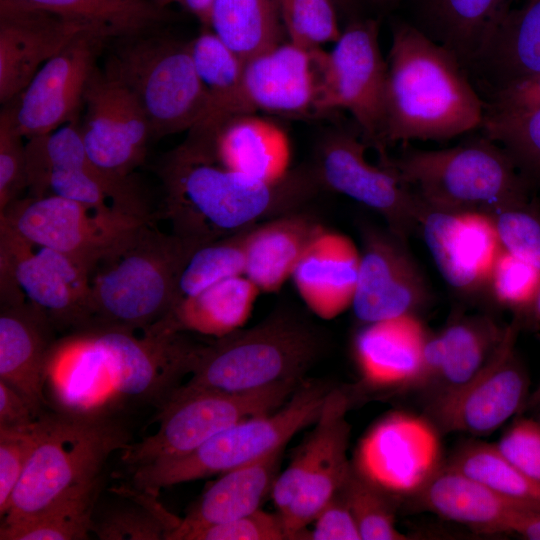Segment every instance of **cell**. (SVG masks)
<instances>
[{
  "label": "cell",
  "mask_w": 540,
  "mask_h": 540,
  "mask_svg": "<svg viewBox=\"0 0 540 540\" xmlns=\"http://www.w3.org/2000/svg\"><path fill=\"white\" fill-rule=\"evenodd\" d=\"M483 134L503 147L521 172L540 178V108L485 112Z\"/></svg>",
  "instance_id": "obj_42"
},
{
  "label": "cell",
  "mask_w": 540,
  "mask_h": 540,
  "mask_svg": "<svg viewBox=\"0 0 540 540\" xmlns=\"http://www.w3.org/2000/svg\"><path fill=\"white\" fill-rule=\"evenodd\" d=\"M438 431L425 418L395 412L364 435L353 468L391 498L416 497L441 469Z\"/></svg>",
  "instance_id": "obj_18"
},
{
  "label": "cell",
  "mask_w": 540,
  "mask_h": 540,
  "mask_svg": "<svg viewBox=\"0 0 540 540\" xmlns=\"http://www.w3.org/2000/svg\"><path fill=\"white\" fill-rule=\"evenodd\" d=\"M116 39L104 73L136 96L152 139L190 130L204 116L209 94L196 73L189 43L156 29Z\"/></svg>",
  "instance_id": "obj_9"
},
{
  "label": "cell",
  "mask_w": 540,
  "mask_h": 540,
  "mask_svg": "<svg viewBox=\"0 0 540 540\" xmlns=\"http://www.w3.org/2000/svg\"><path fill=\"white\" fill-rule=\"evenodd\" d=\"M494 445L519 471L540 484V420H517Z\"/></svg>",
  "instance_id": "obj_51"
},
{
  "label": "cell",
  "mask_w": 540,
  "mask_h": 540,
  "mask_svg": "<svg viewBox=\"0 0 540 540\" xmlns=\"http://www.w3.org/2000/svg\"><path fill=\"white\" fill-rule=\"evenodd\" d=\"M490 112H521L540 108V73L495 88Z\"/></svg>",
  "instance_id": "obj_53"
},
{
  "label": "cell",
  "mask_w": 540,
  "mask_h": 540,
  "mask_svg": "<svg viewBox=\"0 0 540 540\" xmlns=\"http://www.w3.org/2000/svg\"><path fill=\"white\" fill-rule=\"evenodd\" d=\"M360 265L351 309L362 324L417 315L430 301L426 280L406 247L387 227L359 224Z\"/></svg>",
  "instance_id": "obj_20"
},
{
  "label": "cell",
  "mask_w": 540,
  "mask_h": 540,
  "mask_svg": "<svg viewBox=\"0 0 540 540\" xmlns=\"http://www.w3.org/2000/svg\"><path fill=\"white\" fill-rule=\"evenodd\" d=\"M530 311L540 320V287Z\"/></svg>",
  "instance_id": "obj_57"
},
{
  "label": "cell",
  "mask_w": 540,
  "mask_h": 540,
  "mask_svg": "<svg viewBox=\"0 0 540 540\" xmlns=\"http://www.w3.org/2000/svg\"><path fill=\"white\" fill-rule=\"evenodd\" d=\"M331 389L326 384H300L277 410L242 420L187 454L132 470L131 487L158 496L163 488L222 474L282 449L315 423Z\"/></svg>",
  "instance_id": "obj_8"
},
{
  "label": "cell",
  "mask_w": 540,
  "mask_h": 540,
  "mask_svg": "<svg viewBox=\"0 0 540 540\" xmlns=\"http://www.w3.org/2000/svg\"><path fill=\"white\" fill-rule=\"evenodd\" d=\"M391 169L430 208L489 215L527 203V182L511 156L484 134L440 150L388 153Z\"/></svg>",
  "instance_id": "obj_6"
},
{
  "label": "cell",
  "mask_w": 540,
  "mask_h": 540,
  "mask_svg": "<svg viewBox=\"0 0 540 540\" xmlns=\"http://www.w3.org/2000/svg\"><path fill=\"white\" fill-rule=\"evenodd\" d=\"M23 138L15 126L10 107L4 105L0 114V212L27 188Z\"/></svg>",
  "instance_id": "obj_48"
},
{
  "label": "cell",
  "mask_w": 540,
  "mask_h": 540,
  "mask_svg": "<svg viewBox=\"0 0 540 540\" xmlns=\"http://www.w3.org/2000/svg\"><path fill=\"white\" fill-rule=\"evenodd\" d=\"M99 494L56 505L20 521L1 524V540H83L92 534Z\"/></svg>",
  "instance_id": "obj_41"
},
{
  "label": "cell",
  "mask_w": 540,
  "mask_h": 540,
  "mask_svg": "<svg viewBox=\"0 0 540 540\" xmlns=\"http://www.w3.org/2000/svg\"><path fill=\"white\" fill-rule=\"evenodd\" d=\"M182 540H288L278 512L261 509L243 517L188 532Z\"/></svg>",
  "instance_id": "obj_50"
},
{
  "label": "cell",
  "mask_w": 540,
  "mask_h": 540,
  "mask_svg": "<svg viewBox=\"0 0 540 540\" xmlns=\"http://www.w3.org/2000/svg\"><path fill=\"white\" fill-rule=\"evenodd\" d=\"M518 330L515 320L507 326L501 345L477 376L428 405L440 430L488 435L525 405L529 381L515 350Z\"/></svg>",
  "instance_id": "obj_21"
},
{
  "label": "cell",
  "mask_w": 540,
  "mask_h": 540,
  "mask_svg": "<svg viewBox=\"0 0 540 540\" xmlns=\"http://www.w3.org/2000/svg\"><path fill=\"white\" fill-rule=\"evenodd\" d=\"M198 248L152 226L140 225L90 275L91 327L144 330L177 302L180 274Z\"/></svg>",
  "instance_id": "obj_5"
},
{
  "label": "cell",
  "mask_w": 540,
  "mask_h": 540,
  "mask_svg": "<svg viewBox=\"0 0 540 540\" xmlns=\"http://www.w3.org/2000/svg\"><path fill=\"white\" fill-rule=\"evenodd\" d=\"M419 230L449 286L468 294L488 285L493 264L502 249L491 215L426 206Z\"/></svg>",
  "instance_id": "obj_24"
},
{
  "label": "cell",
  "mask_w": 540,
  "mask_h": 540,
  "mask_svg": "<svg viewBox=\"0 0 540 540\" xmlns=\"http://www.w3.org/2000/svg\"><path fill=\"white\" fill-rule=\"evenodd\" d=\"M387 62L382 152L411 140H446L481 128L485 108L459 59L409 24L393 29Z\"/></svg>",
  "instance_id": "obj_3"
},
{
  "label": "cell",
  "mask_w": 540,
  "mask_h": 540,
  "mask_svg": "<svg viewBox=\"0 0 540 540\" xmlns=\"http://www.w3.org/2000/svg\"><path fill=\"white\" fill-rule=\"evenodd\" d=\"M447 465L519 506L540 511V484L512 465L494 444H466Z\"/></svg>",
  "instance_id": "obj_39"
},
{
  "label": "cell",
  "mask_w": 540,
  "mask_h": 540,
  "mask_svg": "<svg viewBox=\"0 0 540 540\" xmlns=\"http://www.w3.org/2000/svg\"><path fill=\"white\" fill-rule=\"evenodd\" d=\"M31 1L87 22L111 39L156 29L169 15L155 0Z\"/></svg>",
  "instance_id": "obj_38"
},
{
  "label": "cell",
  "mask_w": 540,
  "mask_h": 540,
  "mask_svg": "<svg viewBox=\"0 0 540 540\" xmlns=\"http://www.w3.org/2000/svg\"><path fill=\"white\" fill-rule=\"evenodd\" d=\"M244 61L280 43V0H214L209 26Z\"/></svg>",
  "instance_id": "obj_36"
},
{
  "label": "cell",
  "mask_w": 540,
  "mask_h": 540,
  "mask_svg": "<svg viewBox=\"0 0 540 540\" xmlns=\"http://www.w3.org/2000/svg\"><path fill=\"white\" fill-rule=\"evenodd\" d=\"M313 529L306 533L310 540H361L353 514L341 492L322 508L314 521Z\"/></svg>",
  "instance_id": "obj_52"
},
{
  "label": "cell",
  "mask_w": 540,
  "mask_h": 540,
  "mask_svg": "<svg viewBox=\"0 0 540 540\" xmlns=\"http://www.w3.org/2000/svg\"><path fill=\"white\" fill-rule=\"evenodd\" d=\"M111 38L97 29L74 37L35 74L10 103L15 126L27 140L76 120L97 59Z\"/></svg>",
  "instance_id": "obj_19"
},
{
  "label": "cell",
  "mask_w": 540,
  "mask_h": 540,
  "mask_svg": "<svg viewBox=\"0 0 540 540\" xmlns=\"http://www.w3.org/2000/svg\"><path fill=\"white\" fill-rule=\"evenodd\" d=\"M428 336L417 315L363 324L353 341L363 385L375 390L416 389Z\"/></svg>",
  "instance_id": "obj_27"
},
{
  "label": "cell",
  "mask_w": 540,
  "mask_h": 540,
  "mask_svg": "<svg viewBox=\"0 0 540 540\" xmlns=\"http://www.w3.org/2000/svg\"><path fill=\"white\" fill-rule=\"evenodd\" d=\"M323 228L303 209L254 225L247 236L244 275L259 291L279 290Z\"/></svg>",
  "instance_id": "obj_31"
},
{
  "label": "cell",
  "mask_w": 540,
  "mask_h": 540,
  "mask_svg": "<svg viewBox=\"0 0 540 540\" xmlns=\"http://www.w3.org/2000/svg\"><path fill=\"white\" fill-rule=\"evenodd\" d=\"M532 405L540 409V400L537 401L536 403L532 404Z\"/></svg>",
  "instance_id": "obj_61"
},
{
  "label": "cell",
  "mask_w": 540,
  "mask_h": 540,
  "mask_svg": "<svg viewBox=\"0 0 540 540\" xmlns=\"http://www.w3.org/2000/svg\"><path fill=\"white\" fill-rule=\"evenodd\" d=\"M507 326L493 318L463 316L436 334H429L423 352L416 389L428 397V405L455 392L489 363L501 345Z\"/></svg>",
  "instance_id": "obj_26"
},
{
  "label": "cell",
  "mask_w": 540,
  "mask_h": 540,
  "mask_svg": "<svg viewBox=\"0 0 540 540\" xmlns=\"http://www.w3.org/2000/svg\"><path fill=\"white\" fill-rule=\"evenodd\" d=\"M341 492L358 526L361 540H406L395 524L391 497L362 477L352 466Z\"/></svg>",
  "instance_id": "obj_43"
},
{
  "label": "cell",
  "mask_w": 540,
  "mask_h": 540,
  "mask_svg": "<svg viewBox=\"0 0 540 540\" xmlns=\"http://www.w3.org/2000/svg\"><path fill=\"white\" fill-rule=\"evenodd\" d=\"M540 400V387L539 389L533 394L532 398L530 399V404H534L535 402Z\"/></svg>",
  "instance_id": "obj_59"
},
{
  "label": "cell",
  "mask_w": 540,
  "mask_h": 540,
  "mask_svg": "<svg viewBox=\"0 0 540 540\" xmlns=\"http://www.w3.org/2000/svg\"><path fill=\"white\" fill-rule=\"evenodd\" d=\"M501 248L540 269V217L528 203L491 215Z\"/></svg>",
  "instance_id": "obj_47"
},
{
  "label": "cell",
  "mask_w": 540,
  "mask_h": 540,
  "mask_svg": "<svg viewBox=\"0 0 540 540\" xmlns=\"http://www.w3.org/2000/svg\"><path fill=\"white\" fill-rule=\"evenodd\" d=\"M415 498L422 508L483 533L508 532L516 512L526 509L447 464Z\"/></svg>",
  "instance_id": "obj_32"
},
{
  "label": "cell",
  "mask_w": 540,
  "mask_h": 540,
  "mask_svg": "<svg viewBox=\"0 0 540 540\" xmlns=\"http://www.w3.org/2000/svg\"><path fill=\"white\" fill-rule=\"evenodd\" d=\"M487 287L498 304L518 312L530 311L540 287V269L501 249Z\"/></svg>",
  "instance_id": "obj_46"
},
{
  "label": "cell",
  "mask_w": 540,
  "mask_h": 540,
  "mask_svg": "<svg viewBox=\"0 0 540 540\" xmlns=\"http://www.w3.org/2000/svg\"><path fill=\"white\" fill-rule=\"evenodd\" d=\"M360 256L354 241L342 233L323 228L315 236L291 276L311 312L331 320L351 308Z\"/></svg>",
  "instance_id": "obj_29"
},
{
  "label": "cell",
  "mask_w": 540,
  "mask_h": 540,
  "mask_svg": "<svg viewBox=\"0 0 540 540\" xmlns=\"http://www.w3.org/2000/svg\"><path fill=\"white\" fill-rule=\"evenodd\" d=\"M157 173L161 216L173 234L198 247L303 209L322 189L312 166L261 181L222 167L187 138L163 156Z\"/></svg>",
  "instance_id": "obj_1"
},
{
  "label": "cell",
  "mask_w": 540,
  "mask_h": 540,
  "mask_svg": "<svg viewBox=\"0 0 540 540\" xmlns=\"http://www.w3.org/2000/svg\"><path fill=\"white\" fill-rule=\"evenodd\" d=\"M259 292L245 275L231 277L180 299L167 316L179 331L221 338L243 327Z\"/></svg>",
  "instance_id": "obj_33"
},
{
  "label": "cell",
  "mask_w": 540,
  "mask_h": 540,
  "mask_svg": "<svg viewBox=\"0 0 540 540\" xmlns=\"http://www.w3.org/2000/svg\"><path fill=\"white\" fill-rule=\"evenodd\" d=\"M496 88L540 73V0L512 9L476 62Z\"/></svg>",
  "instance_id": "obj_34"
},
{
  "label": "cell",
  "mask_w": 540,
  "mask_h": 540,
  "mask_svg": "<svg viewBox=\"0 0 540 540\" xmlns=\"http://www.w3.org/2000/svg\"><path fill=\"white\" fill-rule=\"evenodd\" d=\"M114 493L122 502L94 511L92 534L101 540H169L181 518L157 501V496L120 487Z\"/></svg>",
  "instance_id": "obj_37"
},
{
  "label": "cell",
  "mask_w": 540,
  "mask_h": 540,
  "mask_svg": "<svg viewBox=\"0 0 540 540\" xmlns=\"http://www.w3.org/2000/svg\"><path fill=\"white\" fill-rule=\"evenodd\" d=\"M38 437L37 419L21 428H0V515L7 511L11 497L26 468Z\"/></svg>",
  "instance_id": "obj_49"
},
{
  "label": "cell",
  "mask_w": 540,
  "mask_h": 540,
  "mask_svg": "<svg viewBox=\"0 0 540 540\" xmlns=\"http://www.w3.org/2000/svg\"><path fill=\"white\" fill-rule=\"evenodd\" d=\"M89 29L100 30L31 0H0V102H12L50 58Z\"/></svg>",
  "instance_id": "obj_23"
},
{
  "label": "cell",
  "mask_w": 540,
  "mask_h": 540,
  "mask_svg": "<svg viewBox=\"0 0 540 540\" xmlns=\"http://www.w3.org/2000/svg\"><path fill=\"white\" fill-rule=\"evenodd\" d=\"M188 43L196 73L209 94V104L232 92L242 76L245 61L210 28Z\"/></svg>",
  "instance_id": "obj_44"
},
{
  "label": "cell",
  "mask_w": 540,
  "mask_h": 540,
  "mask_svg": "<svg viewBox=\"0 0 540 540\" xmlns=\"http://www.w3.org/2000/svg\"><path fill=\"white\" fill-rule=\"evenodd\" d=\"M440 44L463 64L476 63L513 9L512 0H428Z\"/></svg>",
  "instance_id": "obj_35"
},
{
  "label": "cell",
  "mask_w": 540,
  "mask_h": 540,
  "mask_svg": "<svg viewBox=\"0 0 540 540\" xmlns=\"http://www.w3.org/2000/svg\"><path fill=\"white\" fill-rule=\"evenodd\" d=\"M336 6L345 8L348 7L354 0H333Z\"/></svg>",
  "instance_id": "obj_58"
},
{
  "label": "cell",
  "mask_w": 540,
  "mask_h": 540,
  "mask_svg": "<svg viewBox=\"0 0 540 540\" xmlns=\"http://www.w3.org/2000/svg\"><path fill=\"white\" fill-rule=\"evenodd\" d=\"M283 449L220 474L198 498L169 540L209 525L231 521L251 514L271 496L279 475Z\"/></svg>",
  "instance_id": "obj_30"
},
{
  "label": "cell",
  "mask_w": 540,
  "mask_h": 540,
  "mask_svg": "<svg viewBox=\"0 0 540 540\" xmlns=\"http://www.w3.org/2000/svg\"><path fill=\"white\" fill-rule=\"evenodd\" d=\"M35 246L0 220L1 305L28 301L55 327H90V272L71 257Z\"/></svg>",
  "instance_id": "obj_12"
},
{
  "label": "cell",
  "mask_w": 540,
  "mask_h": 540,
  "mask_svg": "<svg viewBox=\"0 0 540 540\" xmlns=\"http://www.w3.org/2000/svg\"><path fill=\"white\" fill-rule=\"evenodd\" d=\"M361 134L327 132L318 142L312 165L322 189L342 194L380 215L386 227L407 241L419 229L426 205L389 168L366 158Z\"/></svg>",
  "instance_id": "obj_16"
},
{
  "label": "cell",
  "mask_w": 540,
  "mask_h": 540,
  "mask_svg": "<svg viewBox=\"0 0 540 540\" xmlns=\"http://www.w3.org/2000/svg\"><path fill=\"white\" fill-rule=\"evenodd\" d=\"M141 331L138 335L134 330L91 327L58 341L52 379L83 382L69 397L70 409L77 405L76 410H83L97 382L89 410L98 389L99 400L107 389L122 400L156 405L158 410L168 401L180 379L190 375L202 345L190 342L168 316Z\"/></svg>",
  "instance_id": "obj_2"
},
{
  "label": "cell",
  "mask_w": 540,
  "mask_h": 540,
  "mask_svg": "<svg viewBox=\"0 0 540 540\" xmlns=\"http://www.w3.org/2000/svg\"><path fill=\"white\" fill-rule=\"evenodd\" d=\"M302 380H288L248 392L185 390L179 387L159 409V427L120 453L130 471L187 454L222 430L283 406Z\"/></svg>",
  "instance_id": "obj_10"
},
{
  "label": "cell",
  "mask_w": 540,
  "mask_h": 540,
  "mask_svg": "<svg viewBox=\"0 0 540 540\" xmlns=\"http://www.w3.org/2000/svg\"><path fill=\"white\" fill-rule=\"evenodd\" d=\"M159 5L163 7H167L168 4L171 3V0H155Z\"/></svg>",
  "instance_id": "obj_60"
},
{
  "label": "cell",
  "mask_w": 540,
  "mask_h": 540,
  "mask_svg": "<svg viewBox=\"0 0 540 540\" xmlns=\"http://www.w3.org/2000/svg\"><path fill=\"white\" fill-rule=\"evenodd\" d=\"M323 53L321 48H305L288 41L249 58L235 89L210 103L198 122L257 112L320 114Z\"/></svg>",
  "instance_id": "obj_14"
},
{
  "label": "cell",
  "mask_w": 540,
  "mask_h": 540,
  "mask_svg": "<svg viewBox=\"0 0 540 540\" xmlns=\"http://www.w3.org/2000/svg\"><path fill=\"white\" fill-rule=\"evenodd\" d=\"M0 220L35 246L61 252L86 268L95 266L140 225L152 221L122 209H96L49 194L16 199Z\"/></svg>",
  "instance_id": "obj_13"
},
{
  "label": "cell",
  "mask_w": 540,
  "mask_h": 540,
  "mask_svg": "<svg viewBox=\"0 0 540 540\" xmlns=\"http://www.w3.org/2000/svg\"><path fill=\"white\" fill-rule=\"evenodd\" d=\"M25 148L27 182L34 195H49L50 191L92 208L116 207L151 218L132 177H113L92 162L76 120L28 139Z\"/></svg>",
  "instance_id": "obj_15"
},
{
  "label": "cell",
  "mask_w": 540,
  "mask_h": 540,
  "mask_svg": "<svg viewBox=\"0 0 540 540\" xmlns=\"http://www.w3.org/2000/svg\"><path fill=\"white\" fill-rule=\"evenodd\" d=\"M252 227L196 248L180 274L177 302L222 280L244 275L246 241Z\"/></svg>",
  "instance_id": "obj_40"
},
{
  "label": "cell",
  "mask_w": 540,
  "mask_h": 540,
  "mask_svg": "<svg viewBox=\"0 0 540 540\" xmlns=\"http://www.w3.org/2000/svg\"><path fill=\"white\" fill-rule=\"evenodd\" d=\"M81 136L92 162L120 179L131 177L145 159L151 136L136 96L119 81L95 70L87 86Z\"/></svg>",
  "instance_id": "obj_22"
},
{
  "label": "cell",
  "mask_w": 540,
  "mask_h": 540,
  "mask_svg": "<svg viewBox=\"0 0 540 540\" xmlns=\"http://www.w3.org/2000/svg\"><path fill=\"white\" fill-rule=\"evenodd\" d=\"M171 2H177L187 12L197 17L205 27L209 26L214 0H171Z\"/></svg>",
  "instance_id": "obj_56"
},
{
  "label": "cell",
  "mask_w": 540,
  "mask_h": 540,
  "mask_svg": "<svg viewBox=\"0 0 540 540\" xmlns=\"http://www.w3.org/2000/svg\"><path fill=\"white\" fill-rule=\"evenodd\" d=\"M320 334L287 311L202 346L185 390L248 392L302 380L322 352Z\"/></svg>",
  "instance_id": "obj_7"
},
{
  "label": "cell",
  "mask_w": 540,
  "mask_h": 540,
  "mask_svg": "<svg viewBox=\"0 0 540 540\" xmlns=\"http://www.w3.org/2000/svg\"><path fill=\"white\" fill-rule=\"evenodd\" d=\"M37 424V442L1 524L99 494L109 457L132 441L127 425L106 410L45 412Z\"/></svg>",
  "instance_id": "obj_4"
},
{
  "label": "cell",
  "mask_w": 540,
  "mask_h": 540,
  "mask_svg": "<svg viewBox=\"0 0 540 540\" xmlns=\"http://www.w3.org/2000/svg\"><path fill=\"white\" fill-rule=\"evenodd\" d=\"M54 328L47 314L27 300L1 305L0 380L23 396L37 417L46 412L44 387Z\"/></svg>",
  "instance_id": "obj_28"
},
{
  "label": "cell",
  "mask_w": 540,
  "mask_h": 540,
  "mask_svg": "<svg viewBox=\"0 0 540 540\" xmlns=\"http://www.w3.org/2000/svg\"><path fill=\"white\" fill-rule=\"evenodd\" d=\"M508 532L517 533L527 539L540 540V511L518 510L509 524Z\"/></svg>",
  "instance_id": "obj_55"
},
{
  "label": "cell",
  "mask_w": 540,
  "mask_h": 540,
  "mask_svg": "<svg viewBox=\"0 0 540 540\" xmlns=\"http://www.w3.org/2000/svg\"><path fill=\"white\" fill-rule=\"evenodd\" d=\"M186 138L222 167L254 179L278 182L293 169L287 133L256 114L198 122Z\"/></svg>",
  "instance_id": "obj_25"
},
{
  "label": "cell",
  "mask_w": 540,
  "mask_h": 540,
  "mask_svg": "<svg viewBox=\"0 0 540 540\" xmlns=\"http://www.w3.org/2000/svg\"><path fill=\"white\" fill-rule=\"evenodd\" d=\"M349 406L347 392L330 390L314 429L275 481L271 497L288 540L306 539L307 526L342 489L351 472Z\"/></svg>",
  "instance_id": "obj_11"
},
{
  "label": "cell",
  "mask_w": 540,
  "mask_h": 540,
  "mask_svg": "<svg viewBox=\"0 0 540 540\" xmlns=\"http://www.w3.org/2000/svg\"><path fill=\"white\" fill-rule=\"evenodd\" d=\"M37 418L27 400L0 380V428L25 427Z\"/></svg>",
  "instance_id": "obj_54"
},
{
  "label": "cell",
  "mask_w": 540,
  "mask_h": 540,
  "mask_svg": "<svg viewBox=\"0 0 540 540\" xmlns=\"http://www.w3.org/2000/svg\"><path fill=\"white\" fill-rule=\"evenodd\" d=\"M378 22L350 23L322 56L320 114L347 110L364 141L382 152L387 62L378 41Z\"/></svg>",
  "instance_id": "obj_17"
},
{
  "label": "cell",
  "mask_w": 540,
  "mask_h": 540,
  "mask_svg": "<svg viewBox=\"0 0 540 540\" xmlns=\"http://www.w3.org/2000/svg\"><path fill=\"white\" fill-rule=\"evenodd\" d=\"M289 41L305 48H321L341 34L333 0H280Z\"/></svg>",
  "instance_id": "obj_45"
}]
</instances>
